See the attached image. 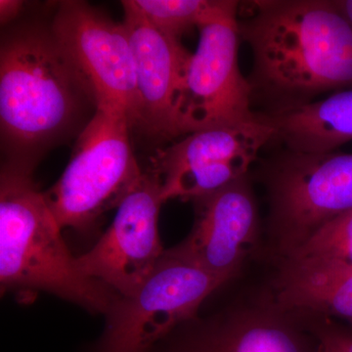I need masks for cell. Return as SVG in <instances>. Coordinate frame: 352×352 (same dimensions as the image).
<instances>
[{"instance_id":"cell-1","label":"cell","mask_w":352,"mask_h":352,"mask_svg":"<svg viewBox=\"0 0 352 352\" xmlns=\"http://www.w3.org/2000/svg\"><path fill=\"white\" fill-rule=\"evenodd\" d=\"M252 4L254 13L239 21L254 55L252 92L283 102L284 109L352 88V27L333 0Z\"/></svg>"},{"instance_id":"cell-2","label":"cell","mask_w":352,"mask_h":352,"mask_svg":"<svg viewBox=\"0 0 352 352\" xmlns=\"http://www.w3.org/2000/svg\"><path fill=\"white\" fill-rule=\"evenodd\" d=\"M87 102L96 107L51 28L30 23L3 34L0 126L8 163L34 168L36 153L66 135Z\"/></svg>"},{"instance_id":"cell-3","label":"cell","mask_w":352,"mask_h":352,"mask_svg":"<svg viewBox=\"0 0 352 352\" xmlns=\"http://www.w3.org/2000/svg\"><path fill=\"white\" fill-rule=\"evenodd\" d=\"M32 168L7 163L0 177V282L3 289L45 291L108 314L119 296L85 276L62 238Z\"/></svg>"},{"instance_id":"cell-4","label":"cell","mask_w":352,"mask_h":352,"mask_svg":"<svg viewBox=\"0 0 352 352\" xmlns=\"http://www.w3.org/2000/svg\"><path fill=\"white\" fill-rule=\"evenodd\" d=\"M124 113L97 108L78 134L63 175L44 197L60 228L85 231L118 208L143 173L129 140Z\"/></svg>"},{"instance_id":"cell-5","label":"cell","mask_w":352,"mask_h":352,"mask_svg":"<svg viewBox=\"0 0 352 352\" xmlns=\"http://www.w3.org/2000/svg\"><path fill=\"white\" fill-rule=\"evenodd\" d=\"M270 231L289 256L321 226L352 210V154L289 152L267 176Z\"/></svg>"},{"instance_id":"cell-6","label":"cell","mask_w":352,"mask_h":352,"mask_svg":"<svg viewBox=\"0 0 352 352\" xmlns=\"http://www.w3.org/2000/svg\"><path fill=\"white\" fill-rule=\"evenodd\" d=\"M222 285L207 271L164 252L145 283L113 303L98 352H147L176 326L191 320Z\"/></svg>"},{"instance_id":"cell-7","label":"cell","mask_w":352,"mask_h":352,"mask_svg":"<svg viewBox=\"0 0 352 352\" xmlns=\"http://www.w3.org/2000/svg\"><path fill=\"white\" fill-rule=\"evenodd\" d=\"M50 28L96 107L124 113L133 126L135 62L124 23L115 22L87 2L72 0L60 2Z\"/></svg>"},{"instance_id":"cell-8","label":"cell","mask_w":352,"mask_h":352,"mask_svg":"<svg viewBox=\"0 0 352 352\" xmlns=\"http://www.w3.org/2000/svg\"><path fill=\"white\" fill-rule=\"evenodd\" d=\"M198 46L191 53L178 95L182 135L231 126L256 117L252 87L239 66L238 16L199 28Z\"/></svg>"},{"instance_id":"cell-9","label":"cell","mask_w":352,"mask_h":352,"mask_svg":"<svg viewBox=\"0 0 352 352\" xmlns=\"http://www.w3.org/2000/svg\"><path fill=\"white\" fill-rule=\"evenodd\" d=\"M274 136L267 118L258 115L185 135L157 156L155 173L164 203L176 198L193 201L244 177Z\"/></svg>"},{"instance_id":"cell-10","label":"cell","mask_w":352,"mask_h":352,"mask_svg":"<svg viewBox=\"0 0 352 352\" xmlns=\"http://www.w3.org/2000/svg\"><path fill=\"white\" fill-rule=\"evenodd\" d=\"M163 203L159 175L143 173L120 201L107 231L91 250L76 258L78 270L120 296L135 293L166 252L157 230Z\"/></svg>"},{"instance_id":"cell-11","label":"cell","mask_w":352,"mask_h":352,"mask_svg":"<svg viewBox=\"0 0 352 352\" xmlns=\"http://www.w3.org/2000/svg\"><path fill=\"white\" fill-rule=\"evenodd\" d=\"M195 220L170 256L207 271L222 284L239 273L258 243V208L248 175L192 201Z\"/></svg>"},{"instance_id":"cell-12","label":"cell","mask_w":352,"mask_h":352,"mask_svg":"<svg viewBox=\"0 0 352 352\" xmlns=\"http://www.w3.org/2000/svg\"><path fill=\"white\" fill-rule=\"evenodd\" d=\"M135 62L138 110L134 127L148 135L180 138L177 104L191 52L149 22L131 0L122 2Z\"/></svg>"},{"instance_id":"cell-13","label":"cell","mask_w":352,"mask_h":352,"mask_svg":"<svg viewBox=\"0 0 352 352\" xmlns=\"http://www.w3.org/2000/svg\"><path fill=\"white\" fill-rule=\"evenodd\" d=\"M278 309H242L219 317L175 340L170 352H319Z\"/></svg>"},{"instance_id":"cell-14","label":"cell","mask_w":352,"mask_h":352,"mask_svg":"<svg viewBox=\"0 0 352 352\" xmlns=\"http://www.w3.org/2000/svg\"><path fill=\"white\" fill-rule=\"evenodd\" d=\"M274 307L336 316L352 325V266L319 258H287L274 282Z\"/></svg>"},{"instance_id":"cell-15","label":"cell","mask_w":352,"mask_h":352,"mask_svg":"<svg viewBox=\"0 0 352 352\" xmlns=\"http://www.w3.org/2000/svg\"><path fill=\"white\" fill-rule=\"evenodd\" d=\"M265 117L289 152H333L352 140V88Z\"/></svg>"},{"instance_id":"cell-16","label":"cell","mask_w":352,"mask_h":352,"mask_svg":"<svg viewBox=\"0 0 352 352\" xmlns=\"http://www.w3.org/2000/svg\"><path fill=\"white\" fill-rule=\"evenodd\" d=\"M159 31L179 41L193 28L235 17L240 3L231 0H131Z\"/></svg>"},{"instance_id":"cell-17","label":"cell","mask_w":352,"mask_h":352,"mask_svg":"<svg viewBox=\"0 0 352 352\" xmlns=\"http://www.w3.org/2000/svg\"><path fill=\"white\" fill-rule=\"evenodd\" d=\"M287 258L333 259L352 266V210L324 224Z\"/></svg>"},{"instance_id":"cell-18","label":"cell","mask_w":352,"mask_h":352,"mask_svg":"<svg viewBox=\"0 0 352 352\" xmlns=\"http://www.w3.org/2000/svg\"><path fill=\"white\" fill-rule=\"evenodd\" d=\"M310 333L318 344L319 352H352V328L329 320L310 324Z\"/></svg>"},{"instance_id":"cell-19","label":"cell","mask_w":352,"mask_h":352,"mask_svg":"<svg viewBox=\"0 0 352 352\" xmlns=\"http://www.w3.org/2000/svg\"><path fill=\"white\" fill-rule=\"evenodd\" d=\"M24 2L19 0H0V21L2 25L12 22L19 16Z\"/></svg>"},{"instance_id":"cell-20","label":"cell","mask_w":352,"mask_h":352,"mask_svg":"<svg viewBox=\"0 0 352 352\" xmlns=\"http://www.w3.org/2000/svg\"><path fill=\"white\" fill-rule=\"evenodd\" d=\"M333 1L352 27V0H333Z\"/></svg>"}]
</instances>
